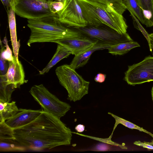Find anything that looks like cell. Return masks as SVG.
Returning a JSON list of instances; mask_svg holds the SVG:
<instances>
[{"label":"cell","mask_w":153,"mask_h":153,"mask_svg":"<svg viewBox=\"0 0 153 153\" xmlns=\"http://www.w3.org/2000/svg\"><path fill=\"white\" fill-rule=\"evenodd\" d=\"M146 17L153 25V4L152 0H136Z\"/></svg>","instance_id":"cell-22"},{"label":"cell","mask_w":153,"mask_h":153,"mask_svg":"<svg viewBox=\"0 0 153 153\" xmlns=\"http://www.w3.org/2000/svg\"><path fill=\"white\" fill-rule=\"evenodd\" d=\"M37 0L43 1V2H46L48 1V0Z\"/></svg>","instance_id":"cell-36"},{"label":"cell","mask_w":153,"mask_h":153,"mask_svg":"<svg viewBox=\"0 0 153 153\" xmlns=\"http://www.w3.org/2000/svg\"><path fill=\"white\" fill-rule=\"evenodd\" d=\"M98 41L84 36L63 39L56 43L63 46L70 51L72 54L76 56L92 47Z\"/></svg>","instance_id":"cell-10"},{"label":"cell","mask_w":153,"mask_h":153,"mask_svg":"<svg viewBox=\"0 0 153 153\" xmlns=\"http://www.w3.org/2000/svg\"><path fill=\"white\" fill-rule=\"evenodd\" d=\"M140 46L137 42L131 41L112 46L108 50V53L112 55H121L126 53L133 48Z\"/></svg>","instance_id":"cell-18"},{"label":"cell","mask_w":153,"mask_h":153,"mask_svg":"<svg viewBox=\"0 0 153 153\" xmlns=\"http://www.w3.org/2000/svg\"><path fill=\"white\" fill-rule=\"evenodd\" d=\"M13 133V129L8 126L5 121L0 122V142L17 143Z\"/></svg>","instance_id":"cell-20"},{"label":"cell","mask_w":153,"mask_h":153,"mask_svg":"<svg viewBox=\"0 0 153 153\" xmlns=\"http://www.w3.org/2000/svg\"><path fill=\"white\" fill-rule=\"evenodd\" d=\"M106 76L105 74L99 73L95 77L94 80L97 82L102 83L105 81Z\"/></svg>","instance_id":"cell-31"},{"label":"cell","mask_w":153,"mask_h":153,"mask_svg":"<svg viewBox=\"0 0 153 153\" xmlns=\"http://www.w3.org/2000/svg\"><path fill=\"white\" fill-rule=\"evenodd\" d=\"M149 36L150 39L151 47L152 49H153V34L152 33L149 34Z\"/></svg>","instance_id":"cell-34"},{"label":"cell","mask_w":153,"mask_h":153,"mask_svg":"<svg viewBox=\"0 0 153 153\" xmlns=\"http://www.w3.org/2000/svg\"><path fill=\"white\" fill-rule=\"evenodd\" d=\"M88 25H105L119 33H127L128 26L123 16L112 7L88 0H77Z\"/></svg>","instance_id":"cell-3"},{"label":"cell","mask_w":153,"mask_h":153,"mask_svg":"<svg viewBox=\"0 0 153 153\" xmlns=\"http://www.w3.org/2000/svg\"><path fill=\"white\" fill-rule=\"evenodd\" d=\"M153 4V0H152Z\"/></svg>","instance_id":"cell-38"},{"label":"cell","mask_w":153,"mask_h":153,"mask_svg":"<svg viewBox=\"0 0 153 153\" xmlns=\"http://www.w3.org/2000/svg\"><path fill=\"white\" fill-rule=\"evenodd\" d=\"M8 63V69L5 75L7 83L13 85L16 88H19L26 82L22 65L14 56L13 60Z\"/></svg>","instance_id":"cell-11"},{"label":"cell","mask_w":153,"mask_h":153,"mask_svg":"<svg viewBox=\"0 0 153 153\" xmlns=\"http://www.w3.org/2000/svg\"><path fill=\"white\" fill-rule=\"evenodd\" d=\"M53 0H48V2L53 1Z\"/></svg>","instance_id":"cell-37"},{"label":"cell","mask_w":153,"mask_h":153,"mask_svg":"<svg viewBox=\"0 0 153 153\" xmlns=\"http://www.w3.org/2000/svg\"><path fill=\"white\" fill-rule=\"evenodd\" d=\"M101 4L109 5L118 13L122 15L126 10L122 0H88Z\"/></svg>","instance_id":"cell-23"},{"label":"cell","mask_w":153,"mask_h":153,"mask_svg":"<svg viewBox=\"0 0 153 153\" xmlns=\"http://www.w3.org/2000/svg\"><path fill=\"white\" fill-rule=\"evenodd\" d=\"M110 149L109 146L106 143H100L97 145L95 147L96 151H105Z\"/></svg>","instance_id":"cell-29"},{"label":"cell","mask_w":153,"mask_h":153,"mask_svg":"<svg viewBox=\"0 0 153 153\" xmlns=\"http://www.w3.org/2000/svg\"><path fill=\"white\" fill-rule=\"evenodd\" d=\"M73 28L87 36L95 39L110 46L120 43L133 41L127 33L120 34L105 24L98 26L87 25L82 27Z\"/></svg>","instance_id":"cell-6"},{"label":"cell","mask_w":153,"mask_h":153,"mask_svg":"<svg viewBox=\"0 0 153 153\" xmlns=\"http://www.w3.org/2000/svg\"><path fill=\"white\" fill-rule=\"evenodd\" d=\"M0 76V100L10 102L12 94L16 88L13 85L7 83L5 75Z\"/></svg>","instance_id":"cell-19"},{"label":"cell","mask_w":153,"mask_h":153,"mask_svg":"<svg viewBox=\"0 0 153 153\" xmlns=\"http://www.w3.org/2000/svg\"><path fill=\"white\" fill-rule=\"evenodd\" d=\"M14 3L8 11L9 25L12 45L14 56L18 59L20 47V40L17 41Z\"/></svg>","instance_id":"cell-14"},{"label":"cell","mask_w":153,"mask_h":153,"mask_svg":"<svg viewBox=\"0 0 153 153\" xmlns=\"http://www.w3.org/2000/svg\"><path fill=\"white\" fill-rule=\"evenodd\" d=\"M15 13L28 19H36L51 16H58L50 11L49 2L37 0H14Z\"/></svg>","instance_id":"cell-7"},{"label":"cell","mask_w":153,"mask_h":153,"mask_svg":"<svg viewBox=\"0 0 153 153\" xmlns=\"http://www.w3.org/2000/svg\"><path fill=\"white\" fill-rule=\"evenodd\" d=\"M19 110L16 102H8L0 100V122L11 118Z\"/></svg>","instance_id":"cell-17"},{"label":"cell","mask_w":153,"mask_h":153,"mask_svg":"<svg viewBox=\"0 0 153 153\" xmlns=\"http://www.w3.org/2000/svg\"><path fill=\"white\" fill-rule=\"evenodd\" d=\"M3 4L7 8L8 11L12 5L14 3V0H1Z\"/></svg>","instance_id":"cell-32"},{"label":"cell","mask_w":153,"mask_h":153,"mask_svg":"<svg viewBox=\"0 0 153 153\" xmlns=\"http://www.w3.org/2000/svg\"><path fill=\"white\" fill-rule=\"evenodd\" d=\"M124 79L133 86L153 81V56H147L140 62L128 66Z\"/></svg>","instance_id":"cell-8"},{"label":"cell","mask_w":153,"mask_h":153,"mask_svg":"<svg viewBox=\"0 0 153 153\" xmlns=\"http://www.w3.org/2000/svg\"><path fill=\"white\" fill-rule=\"evenodd\" d=\"M7 61H8L0 57V76H4L6 74L9 66V64H8L7 63Z\"/></svg>","instance_id":"cell-27"},{"label":"cell","mask_w":153,"mask_h":153,"mask_svg":"<svg viewBox=\"0 0 153 153\" xmlns=\"http://www.w3.org/2000/svg\"><path fill=\"white\" fill-rule=\"evenodd\" d=\"M31 31L27 44L30 46L37 42L56 43L63 39L85 36L73 27H68L59 21L58 16H51L36 19H28Z\"/></svg>","instance_id":"cell-2"},{"label":"cell","mask_w":153,"mask_h":153,"mask_svg":"<svg viewBox=\"0 0 153 153\" xmlns=\"http://www.w3.org/2000/svg\"><path fill=\"white\" fill-rule=\"evenodd\" d=\"M29 92L43 111L59 119L65 116L71 108L69 104L60 100L42 84L33 86Z\"/></svg>","instance_id":"cell-5"},{"label":"cell","mask_w":153,"mask_h":153,"mask_svg":"<svg viewBox=\"0 0 153 153\" xmlns=\"http://www.w3.org/2000/svg\"><path fill=\"white\" fill-rule=\"evenodd\" d=\"M2 42L4 46H3L1 40L0 57L8 62L12 61L13 56L12 55V51L8 45V41L6 37L4 38Z\"/></svg>","instance_id":"cell-24"},{"label":"cell","mask_w":153,"mask_h":153,"mask_svg":"<svg viewBox=\"0 0 153 153\" xmlns=\"http://www.w3.org/2000/svg\"><path fill=\"white\" fill-rule=\"evenodd\" d=\"M110 47L105 43L98 41L92 47L75 56L70 65L75 69L82 67L87 63L91 56L94 51L98 50L108 49Z\"/></svg>","instance_id":"cell-13"},{"label":"cell","mask_w":153,"mask_h":153,"mask_svg":"<svg viewBox=\"0 0 153 153\" xmlns=\"http://www.w3.org/2000/svg\"><path fill=\"white\" fill-rule=\"evenodd\" d=\"M152 33L153 34V33Z\"/></svg>","instance_id":"cell-39"},{"label":"cell","mask_w":153,"mask_h":153,"mask_svg":"<svg viewBox=\"0 0 153 153\" xmlns=\"http://www.w3.org/2000/svg\"><path fill=\"white\" fill-rule=\"evenodd\" d=\"M134 144L137 146L146 148L149 150H153V146L147 142H142L140 141H137L134 142Z\"/></svg>","instance_id":"cell-28"},{"label":"cell","mask_w":153,"mask_h":153,"mask_svg":"<svg viewBox=\"0 0 153 153\" xmlns=\"http://www.w3.org/2000/svg\"><path fill=\"white\" fill-rule=\"evenodd\" d=\"M13 130L17 143L33 149H49L69 145L72 139L71 129L60 119L43 110L31 123Z\"/></svg>","instance_id":"cell-1"},{"label":"cell","mask_w":153,"mask_h":153,"mask_svg":"<svg viewBox=\"0 0 153 153\" xmlns=\"http://www.w3.org/2000/svg\"><path fill=\"white\" fill-rule=\"evenodd\" d=\"M126 9L134 16L143 24L147 27L153 26L150 20L147 19L139 6L136 0H122Z\"/></svg>","instance_id":"cell-15"},{"label":"cell","mask_w":153,"mask_h":153,"mask_svg":"<svg viewBox=\"0 0 153 153\" xmlns=\"http://www.w3.org/2000/svg\"><path fill=\"white\" fill-rule=\"evenodd\" d=\"M55 73L59 83L66 90L67 99L70 101L79 100L88 93L90 82L85 80L70 65L58 67Z\"/></svg>","instance_id":"cell-4"},{"label":"cell","mask_w":153,"mask_h":153,"mask_svg":"<svg viewBox=\"0 0 153 153\" xmlns=\"http://www.w3.org/2000/svg\"><path fill=\"white\" fill-rule=\"evenodd\" d=\"M65 0H56L49 2V8L53 14H56L63 8Z\"/></svg>","instance_id":"cell-25"},{"label":"cell","mask_w":153,"mask_h":153,"mask_svg":"<svg viewBox=\"0 0 153 153\" xmlns=\"http://www.w3.org/2000/svg\"><path fill=\"white\" fill-rule=\"evenodd\" d=\"M57 14L60 22L68 27H82L88 25L77 0H65L63 8Z\"/></svg>","instance_id":"cell-9"},{"label":"cell","mask_w":153,"mask_h":153,"mask_svg":"<svg viewBox=\"0 0 153 153\" xmlns=\"http://www.w3.org/2000/svg\"><path fill=\"white\" fill-rule=\"evenodd\" d=\"M151 94L152 100L153 101V86L152 87L151 90Z\"/></svg>","instance_id":"cell-35"},{"label":"cell","mask_w":153,"mask_h":153,"mask_svg":"<svg viewBox=\"0 0 153 153\" xmlns=\"http://www.w3.org/2000/svg\"><path fill=\"white\" fill-rule=\"evenodd\" d=\"M71 52L63 46L58 44L57 48L53 57L45 67L39 72L40 75H43L49 72L50 69L58 62L65 58L68 57Z\"/></svg>","instance_id":"cell-16"},{"label":"cell","mask_w":153,"mask_h":153,"mask_svg":"<svg viewBox=\"0 0 153 153\" xmlns=\"http://www.w3.org/2000/svg\"><path fill=\"white\" fill-rule=\"evenodd\" d=\"M85 126L82 124H79L77 125L75 127L76 130L79 132H82L85 130Z\"/></svg>","instance_id":"cell-33"},{"label":"cell","mask_w":153,"mask_h":153,"mask_svg":"<svg viewBox=\"0 0 153 153\" xmlns=\"http://www.w3.org/2000/svg\"><path fill=\"white\" fill-rule=\"evenodd\" d=\"M42 111L40 110L19 108L17 113L7 120L6 123L13 129L20 127L31 123L36 119Z\"/></svg>","instance_id":"cell-12"},{"label":"cell","mask_w":153,"mask_h":153,"mask_svg":"<svg viewBox=\"0 0 153 153\" xmlns=\"http://www.w3.org/2000/svg\"><path fill=\"white\" fill-rule=\"evenodd\" d=\"M108 114L113 117L114 118L115 120V122L114 127L113 131L111 135L108 138L109 139H111V138L114 131L117 127V125L119 124H121L125 127L137 130L140 131H142L150 135L153 138V134L146 130L143 129L142 128L140 127L130 121H128L124 119L118 117L110 112H108Z\"/></svg>","instance_id":"cell-21"},{"label":"cell","mask_w":153,"mask_h":153,"mask_svg":"<svg viewBox=\"0 0 153 153\" xmlns=\"http://www.w3.org/2000/svg\"><path fill=\"white\" fill-rule=\"evenodd\" d=\"M14 146L12 143H9L0 142V151H4L5 150H10L14 149Z\"/></svg>","instance_id":"cell-30"},{"label":"cell","mask_w":153,"mask_h":153,"mask_svg":"<svg viewBox=\"0 0 153 153\" xmlns=\"http://www.w3.org/2000/svg\"><path fill=\"white\" fill-rule=\"evenodd\" d=\"M132 17L135 20V21L137 24L136 27L139 30H140L145 36L147 40L148 41L150 51L151 52H152V49L151 47V43L150 42V39L149 36V34L146 30L144 28L140 25V23L138 22V20L134 16L132 13H131Z\"/></svg>","instance_id":"cell-26"}]
</instances>
